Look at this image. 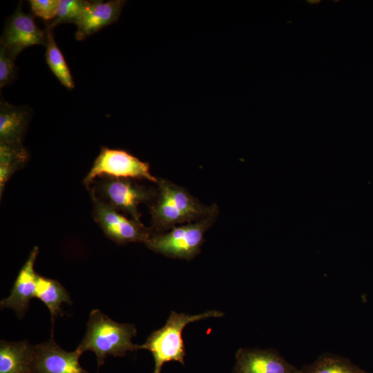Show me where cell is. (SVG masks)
I'll return each mask as SVG.
<instances>
[{
    "label": "cell",
    "instance_id": "1",
    "mask_svg": "<svg viewBox=\"0 0 373 373\" xmlns=\"http://www.w3.org/2000/svg\"><path fill=\"white\" fill-rule=\"evenodd\" d=\"M157 184L156 196L150 205L153 233H164L178 224L198 221L217 206L203 205L184 188L171 181L160 179Z\"/></svg>",
    "mask_w": 373,
    "mask_h": 373
},
{
    "label": "cell",
    "instance_id": "2",
    "mask_svg": "<svg viewBox=\"0 0 373 373\" xmlns=\"http://www.w3.org/2000/svg\"><path fill=\"white\" fill-rule=\"evenodd\" d=\"M134 325L114 321L99 309L91 311L86 325V334L76 349L81 354L93 352L98 366L104 363L107 356H123L128 352L138 350L132 343L136 335Z\"/></svg>",
    "mask_w": 373,
    "mask_h": 373
},
{
    "label": "cell",
    "instance_id": "3",
    "mask_svg": "<svg viewBox=\"0 0 373 373\" xmlns=\"http://www.w3.org/2000/svg\"><path fill=\"white\" fill-rule=\"evenodd\" d=\"M224 314L218 310H209L202 314L191 315L171 312L166 324L153 332L139 349L149 350L155 361L153 373H161L162 365L169 361H176L184 364L185 347L182 339L183 329L189 323L211 317H221Z\"/></svg>",
    "mask_w": 373,
    "mask_h": 373
},
{
    "label": "cell",
    "instance_id": "4",
    "mask_svg": "<svg viewBox=\"0 0 373 373\" xmlns=\"http://www.w3.org/2000/svg\"><path fill=\"white\" fill-rule=\"evenodd\" d=\"M219 213L218 207L204 218L177 226L162 233H153L145 242L155 252L172 258L191 260L201 250L204 235L211 227Z\"/></svg>",
    "mask_w": 373,
    "mask_h": 373
},
{
    "label": "cell",
    "instance_id": "5",
    "mask_svg": "<svg viewBox=\"0 0 373 373\" xmlns=\"http://www.w3.org/2000/svg\"><path fill=\"white\" fill-rule=\"evenodd\" d=\"M103 201L116 210L128 214L132 220L142 224L140 219L138 206L144 202H152L157 190L137 183L133 178L100 177L95 189Z\"/></svg>",
    "mask_w": 373,
    "mask_h": 373
},
{
    "label": "cell",
    "instance_id": "6",
    "mask_svg": "<svg viewBox=\"0 0 373 373\" xmlns=\"http://www.w3.org/2000/svg\"><path fill=\"white\" fill-rule=\"evenodd\" d=\"M149 169L148 163L126 151L104 147L84 179V184L88 187L96 178L102 176L146 179L157 183L158 180Z\"/></svg>",
    "mask_w": 373,
    "mask_h": 373
},
{
    "label": "cell",
    "instance_id": "7",
    "mask_svg": "<svg viewBox=\"0 0 373 373\" xmlns=\"http://www.w3.org/2000/svg\"><path fill=\"white\" fill-rule=\"evenodd\" d=\"M94 218L104 234L119 245L146 242L153 233L142 224L128 219L117 210L99 199L92 191Z\"/></svg>",
    "mask_w": 373,
    "mask_h": 373
},
{
    "label": "cell",
    "instance_id": "8",
    "mask_svg": "<svg viewBox=\"0 0 373 373\" xmlns=\"http://www.w3.org/2000/svg\"><path fill=\"white\" fill-rule=\"evenodd\" d=\"M46 30H42L33 17L24 13L19 5L9 18L1 38V46L15 59L25 48L34 45L46 46Z\"/></svg>",
    "mask_w": 373,
    "mask_h": 373
},
{
    "label": "cell",
    "instance_id": "9",
    "mask_svg": "<svg viewBox=\"0 0 373 373\" xmlns=\"http://www.w3.org/2000/svg\"><path fill=\"white\" fill-rule=\"evenodd\" d=\"M81 354L63 350L51 338L34 346L32 373H88L79 364Z\"/></svg>",
    "mask_w": 373,
    "mask_h": 373
},
{
    "label": "cell",
    "instance_id": "10",
    "mask_svg": "<svg viewBox=\"0 0 373 373\" xmlns=\"http://www.w3.org/2000/svg\"><path fill=\"white\" fill-rule=\"evenodd\" d=\"M233 373H300L274 349L240 348Z\"/></svg>",
    "mask_w": 373,
    "mask_h": 373
},
{
    "label": "cell",
    "instance_id": "11",
    "mask_svg": "<svg viewBox=\"0 0 373 373\" xmlns=\"http://www.w3.org/2000/svg\"><path fill=\"white\" fill-rule=\"evenodd\" d=\"M39 253V248L35 247L21 268L15 281L10 296L2 299L1 308H9L21 318L29 307L30 301L35 298L39 274L34 269L35 262Z\"/></svg>",
    "mask_w": 373,
    "mask_h": 373
},
{
    "label": "cell",
    "instance_id": "12",
    "mask_svg": "<svg viewBox=\"0 0 373 373\" xmlns=\"http://www.w3.org/2000/svg\"><path fill=\"white\" fill-rule=\"evenodd\" d=\"M125 3L126 1L122 0L90 1L75 23L77 26L76 39L84 40L116 22Z\"/></svg>",
    "mask_w": 373,
    "mask_h": 373
},
{
    "label": "cell",
    "instance_id": "13",
    "mask_svg": "<svg viewBox=\"0 0 373 373\" xmlns=\"http://www.w3.org/2000/svg\"><path fill=\"white\" fill-rule=\"evenodd\" d=\"M30 119L25 106H15L4 100L0 104V143L23 145L22 141Z\"/></svg>",
    "mask_w": 373,
    "mask_h": 373
},
{
    "label": "cell",
    "instance_id": "14",
    "mask_svg": "<svg viewBox=\"0 0 373 373\" xmlns=\"http://www.w3.org/2000/svg\"><path fill=\"white\" fill-rule=\"evenodd\" d=\"M34 346L27 341L0 343V373H32Z\"/></svg>",
    "mask_w": 373,
    "mask_h": 373
},
{
    "label": "cell",
    "instance_id": "15",
    "mask_svg": "<svg viewBox=\"0 0 373 373\" xmlns=\"http://www.w3.org/2000/svg\"><path fill=\"white\" fill-rule=\"evenodd\" d=\"M35 298L43 302L50 311L53 325L57 316H62L64 312L61 305L64 303L71 304L68 292L57 280L39 275Z\"/></svg>",
    "mask_w": 373,
    "mask_h": 373
},
{
    "label": "cell",
    "instance_id": "16",
    "mask_svg": "<svg viewBox=\"0 0 373 373\" xmlns=\"http://www.w3.org/2000/svg\"><path fill=\"white\" fill-rule=\"evenodd\" d=\"M300 373H371L364 370L349 358L342 356L323 353L313 363L305 365Z\"/></svg>",
    "mask_w": 373,
    "mask_h": 373
},
{
    "label": "cell",
    "instance_id": "17",
    "mask_svg": "<svg viewBox=\"0 0 373 373\" xmlns=\"http://www.w3.org/2000/svg\"><path fill=\"white\" fill-rule=\"evenodd\" d=\"M28 154L23 145H11L0 143V193L14 173L21 168Z\"/></svg>",
    "mask_w": 373,
    "mask_h": 373
},
{
    "label": "cell",
    "instance_id": "18",
    "mask_svg": "<svg viewBox=\"0 0 373 373\" xmlns=\"http://www.w3.org/2000/svg\"><path fill=\"white\" fill-rule=\"evenodd\" d=\"M52 30L46 26V63L61 84L68 89H73L75 88L73 77L64 57L55 42Z\"/></svg>",
    "mask_w": 373,
    "mask_h": 373
},
{
    "label": "cell",
    "instance_id": "19",
    "mask_svg": "<svg viewBox=\"0 0 373 373\" xmlns=\"http://www.w3.org/2000/svg\"><path fill=\"white\" fill-rule=\"evenodd\" d=\"M90 1L83 0H60L56 17L46 26L53 29L57 25L75 23Z\"/></svg>",
    "mask_w": 373,
    "mask_h": 373
},
{
    "label": "cell",
    "instance_id": "20",
    "mask_svg": "<svg viewBox=\"0 0 373 373\" xmlns=\"http://www.w3.org/2000/svg\"><path fill=\"white\" fill-rule=\"evenodd\" d=\"M29 3L35 15L47 21L56 17L60 0H30Z\"/></svg>",
    "mask_w": 373,
    "mask_h": 373
},
{
    "label": "cell",
    "instance_id": "21",
    "mask_svg": "<svg viewBox=\"0 0 373 373\" xmlns=\"http://www.w3.org/2000/svg\"><path fill=\"white\" fill-rule=\"evenodd\" d=\"M15 58L10 55L3 46L0 48V88L11 84L15 79L16 69Z\"/></svg>",
    "mask_w": 373,
    "mask_h": 373
}]
</instances>
